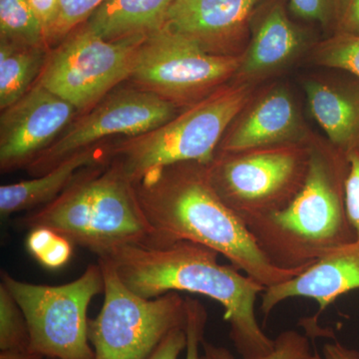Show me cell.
Returning a JSON list of instances; mask_svg holds the SVG:
<instances>
[{"label": "cell", "instance_id": "ffe728a7", "mask_svg": "<svg viewBox=\"0 0 359 359\" xmlns=\"http://www.w3.org/2000/svg\"><path fill=\"white\" fill-rule=\"evenodd\" d=\"M50 50L0 40V110L20 100L36 83Z\"/></svg>", "mask_w": 359, "mask_h": 359}, {"label": "cell", "instance_id": "8fae6325", "mask_svg": "<svg viewBox=\"0 0 359 359\" xmlns=\"http://www.w3.org/2000/svg\"><path fill=\"white\" fill-rule=\"evenodd\" d=\"M178 106L152 92L138 88L114 89L91 110L73 120L48 148L28 165L27 170L40 176L71 155L94 147L104 139L121 135L133 137L157 128L173 119Z\"/></svg>", "mask_w": 359, "mask_h": 359}, {"label": "cell", "instance_id": "9c48e42d", "mask_svg": "<svg viewBox=\"0 0 359 359\" xmlns=\"http://www.w3.org/2000/svg\"><path fill=\"white\" fill-rule=\"evenodd\" d=\"M146 39L108 41L79 26L51 49L36 82L87 112L129 79Z\"/></svg>", "mask_w": 359, "mask_h": 359}, {"label": "cell", "instance_id": "ba28073f", "mask_svg": "<svg viewBox=\"0 0 359 359\" xmlns=\"http://www.w3.org/2000/svg\"><path fill=\"white\" fill-rule=\"evenodd\" d=\"M309 157L295 147L275 146L223 153L208 169L215 190L247 226L294 199L308 173Z\"/></svg>", "mask_w": 359, "mask_h": 359}, {"label": "cell", "instance_id": "836d02e7", "mask_svg": "<svg viewBox=\"0 0 359 359\" xmlns=\"http://www.w3.org/2000/svg\"><path fill=\"white\" fill-rule=\"evenodd\" d=\"M0 359H47L32 351H0Z\"/></svg>", "mask_w": 359, "mask_h": 359}, {"label": "cell", "instance_id": "7a4b0ae2", "mask_svg": "<svg viewBox=\"0 0 359 359\" xmlns=\"http://www.w3.org/2000/svg\"><path fill=\"white\" fill-rule=\"evenodd\" d=\"M133 186L156 242L189 241L204 245L266 289L304 271L271 263L245 222L215 190L208 165H171L151 172Z\"/></svg>", "mask_w": 359, "mask_h": 359}, {"label": "cell", "instance_id": "44dd1931", "mask_svg": "<svg viewBox=\"0 0 359 359\" xmlns=\"http://www.w3.org/2000/svg\"><path fill=\"white\" fill-rule=\"evenodd\" d=\"M0 40L50 49L43 25L26 0H0Z\"/></svg>", "mask_w": 359, "mask_h": 359}, {"label": "cell", "instance_id": "d6a6232c", "mask_svg": "<svg viewBox=\"0 0 359 359\" xmlns=\"http://www.w3.org/2000/svg\"><path fill=\"white\" fill-rule=\"evenodd\" d=\"M321 359H359V353L355 349L348 348L344 344L335 341L325 344L321 353Z\"/></svg>", "mask_w": 359, "mask_h": 359}, {"label": "cell", "instance_id": "3957f363", "mask_svg": "<svg viewBox=\"0 0 359 359\" xmlns=\"http://www.w3.org/2000/svg\"><path fill=\"white\" fill-rule=\"evenodd\" d=\"M346 173L347 162L339 166L334 158L313 151L294 199L280 211L247 224L271 264L283 269H306L355 242L344 199Z\"/></svg>", "mask_w": 359, "mask_h": 359}, {"label": "cell", "instance_id": "484cf974", "mask_svg": "<svg viewBox=\"0 0 359 359\" xmlns=\"http://www.w3.org/2000/svg\"><path fill=\"white\" fill-rule=\"evenodd\" d=\"M316 62L353 73L359 79V36L340 33L318 47Z\"/></svg>", "mask_w": 359, "mask_h": 359}, {"label": "cell", "instance_id": "d4e9b609", "mask_svg": "<svg viewBox=\"0 0 359 359\" xmlns=\"http://www.w3.org/2000/svg\"><path fill=\"white\" fill-rule=\"evenodd\" d=\"M106 0H60L57 16L47 34L48 46L61 43L76 28L84 25Z\"/></svg>", "mask_w": 359, "mask_h": 359}, {"label": "cell", "instance_id": "8992f818", "mask_svg": "<svg viewBox=\"0 0 359 359\" xmlns=\"http://www.w3.org/2000/svg\"><path fill=\"white\" fill-rule=\"evenodd\" d=\"M98 264L104 302L88 327L95 359H147L170 332L186 330V297L171 292L144 299L124 285L109 259L98 257Z\"/></svg>", "mask_w": 359, "mask_h": 359}, {"label": "cell", "instance_id": "ac0fdd59", "mask_svg": "<svg viewBox=\"0 0 359 359\" xmlns=\"http://www.w3.org/2000/svg\"><path fill=\"white\" fill-rule=\"evenodd\" d=\"M174 0H106L82 25L101 39L148 37L166 25Z\"/></svg>", "mask_w": 359, "mask_h": 359}, {"label": "cell", "instance_id": "52a82bcc", "mask_svg": "<svg viewBox=\"0 0 359 359\" xmlns=\"http://www.w3.org/2000/svg\"><path fill=\"white\" fill-rule=\"evenodd\" d=\"M1 283L25 313L29 351L49 359H95L88 335L90 302L105 290L99 264L62 285H33L2 271Z\"/></svg>", "mask_w": 359, "mask_h": 359}, {"label": "cell", "instance_id": "603a6c76", "mask_svg": "<svg viewBox=\"0 0 359 359\" xmlns=\"http://www.w3.org/2000/svg\"><path fill=\"white\" fill-rule=\"evenodd\" d=\"M30 334L22 309L0 285V351H29Z\"/></svg>", "mask_w": 359, "mask_h": 359}, {"label": "cell", "instance_id": "6da1fadb", "mask_svg": "<svg viewBox=\"0 0 359 359\" xmlns=\"http://www.w3.org/2000/svg\"><path fill=\"white\" fill-rule=\"evenodd\" d=\"M218 256L189 241H151L119 245L97 257L109 259L124 285L144 299L187 292L219 302L242 358H262L275 348V339L264 334L256 316L257 297L266 287L231 264H219Z\"/></svg>", "mask_w": 359, "mask_h": 359}, {"label": "cell", "instance_id": "4dcf8cb0", "mask_svg": "<svg viewBox=\"0 0 359 359\" xmlns=\"http://www.w3.org/2000/svg\"><path fill=\"white\" fill-rule=\"evenodd\" d=\"M26 1L28 2L41 25H43L47 39V34L57 16L60 0H26Z\"/></svg>", "mask_w": 359, "mask_h": 359}, {"label": "cell", "instance_id": "f1b7e54d", "mask_svg": "<svg viewBox=\"0 0 359 359\" xmlns=\"http://www.w3.org/2000/svg\"><path fill=\"white\" fill-rule=\"evenodd\" d=\"M335 0H290L295 15L304 20L327 23L334 8Z\"/></svg>", "mask_w": 359, "mask_h": 359}, {"label": "cell", "instance_id": "9a60e30c", "mask_svg": "<svg viewBox=\"0 0 359 359\" xmlns=\"http://www.w3.org/2000/svg\"><path fill=\"white\" fill-rule=\"evenodd\" d=\"M301 120L287 90L269 92L238 122L221 145L222 153H242L282 146L299 139Z\"/></svg>", "mask_w": 359, "mask_h": 359}, {"label": "cell", "instance_id": "cb8c5ba5", "mask_svg": "<svg viewBox=\"0 0 359 359\" xmlns=\"http://www.w3.org/2000/svg\"><path fill=\"white\" fill-rule=\"evenodd\" d=\"M28 231L26 248L45 268L60 269L70 261L74 244L65 236L45 226Z\"/></svg>", "mask_w": 359, "mask_h": 359}, {"label": "cell", "instance_id": "d6986e66", "mask_svg": "<svg viewBox=\"0 0 359 359\" xmlns=\"http://www.w3.org/2000/svg\"><path fill=\"white\" fill-rule=\"evenodd\" d=\"M306 91L311 114L330 140L347 151L358 145L359 101L318 81L308 82Z\"/></svg>", "mask_w": 359, "mask_h": 359}, {"label": "cell", "instance_id": "30bf717a", "mask_svg": "<svg viewBox=\"0 0 359 359\" xmlns=\"http://www.w3.org/2000/svg\"><path fill=\"white\" fill-rule=\"evenodd\" d=\"M242 61L241 55L209 53L165 26L142 44L129 80L178 107L191 106L237 74Z\"/></svg>", "mask_w": 359, "mask_h": 359}, {"label": "cell", "instance_id": "277c9868", "mask_svg": "<svg viewBox=\"0 0 359 359\" xmlns=\"http://www.w3.org/2000/svg\"><path fill=\"white\" fill-rule=\"evenodd\" d=\"M15 224L21 230L51 229L96 256L155 238L134 186L108 163L86 168L55 200Z\"/></svg>", "mask_w": 359, "mask_h": 359}, {"label": "cell", "instance_id": "2e32d148", "mask_svg": "<svg viewBox=\"0 0 359 359\" xmlns=\"http://www.w3.org/2000/svg\"><path fill=\"white\" fill-rule=\"evenodd\" d=\"M106 163V150L94 146L84 149L43 175L0 187V214L35 211L56 199L77 178L80 172Z\"/></svg>", "mask_w": 359, "mask_h": 359}, {"label": "cell", "instance_id": "7c38bea8", "mask_svg": "<svg viewBox=\"0 0 359 359\" xmlns=\"http://www.w3.org/2000/svg\"><path fill=\"white\" fill-rule=\"evenodd\" d=\"M74 106L36 82L0 116V169L27 168L76 115Z\"/></svg>", "mask_w": 359, "mask_h": 359}, {"label": "cell", "instance_id": "5b68a950", "mask_svg": "<svg viewBox=\"0 0 359 359\" xmlns=\"http://www.w3.org/2000/svg\"><path fill=\"white\" fill-rule=\"evenodd\" d=\"M249 85L222 86L157 128L125 137L106 149V163L135 185L146 175L180 163L210 165L222 136L250 99Z\"/></svg>", "mask_w": 359, "mask_h": 359}, {"label": "cell", "instance_id": "7402d4cb", "mask_svg": "<svg viewBox=\"0 0 359 359\" xmlns=\"http://www.w3.org/2000/svg\"><path fill=\"white\" fill-rule=\"evenodd\" d=\"M311 339L308 334L285 330L275 339V348L271 353L256 359H321V354L311 344ZM201 347L203 353L200 359H236L228 349L215 346L205 339Z\"/></svg>", "mask_w": 359, "mask_h": 359}, {"label": "cell", "instance_id": "4316f807", "mask_svg": "<svg viewBox=\"0 0 359 359\" xmlns=\"http://www.w3.org/2000/svg\"><path fill=\"white\" fill-rule=\"evenodd\" d=\"M347 173L344 180V199L347 217L359 243V146L346 153Z\"/></svg>", "mask_w": 359, "mask_h": 359}, {"label": "cell", "instance_id": "e575fe53", "mask_svg": "<svg viewBox=\"0 0 359 359\" xmlns=\"http://www.w3.org/2000/svg\"><path fill=\"white\" fill-rule=\"evenodd\" d=\"M47 359H49V358H47Z\"/></svg>", "mask_w": 359, "mask_h": 359}, {"label": "cell", "instance_id": "4fadbf2b", "mask_svg": "<svg viewBox=\"0 0 359 359\" xmlns=\"http://www.w3.org/2000/svg\"><path fill=\"white\" fill-rule=\"evenodd\" d=\"M259 0H174L166 27L218 55H237Z\"/></svg>", "mask_w": 359, "mask_h": 359}, {"label": "cell", "instance_id": "5bb4252c", "mask_svg": "<svg viewBox=\"0 0 359 359\" xmlns=\"http://www.w3.org/2000/svg\"><path fill=\"white\" fill-rule=\"evenodd\" d=\"M359 289V243L344 245L299 275L269 287L262 294L261 311L268 318L280 302L294 297L318 302V316L341 295Z\"/></svg>", "mask_w": 359, "mask_h": 359}, {"label": "cell", "instance_id": "e0dca14e", "mask_svg": "<svg viewBox=\"0 0 359 359\" xmlns=\"http://www.w3.org/2000/svg\"><path fill=\"white\" fill-rule=\"evenodd\" d=\"M302 37L280 4L269 9L257 26L237 74L256 79L287 65L301 50ZM236 74V75H237Z\"/></svg>", "mask_w": 359, "mask_h": 359}, {"label": "cell", "instance_id": "1f68e13d", "mask_svg": "<svg viewBox=\"0 0 359 359\" xmlns=\"http://www.w3.org/2000/svg\"><path fill=\"white\" fill-rule=\"evenodd\" d=\"M339 27L340 33L359 36V0H346Z\"/></svg>", "mask_w": 359, "mask_h": 359}, {"label": "cell", "instance_id": "f546056e", "mask_svg": "<svg viewBox=\"0 0 359 359\" xmlns=\"http://www.w3.org/2000/svg\"><path fill=\"white\" fill-rule=\"evenodd\" d=\"M187 346L186 330L178 328L167 335L147 359H179Z\"/></svg>", "mask_w": 359, "mask_h": 359}, {"label": "cell", "instance_id": "83f0119b", "mask_svg": "<svg viewBox=\"0 0 359 359\" xmlns=\"http://www.w3.org/2000/svg\"><path fill=\"white\" fill-rule=\"evenodd\" d=\"M187 304V346L185 359H200V347L204 339L208 314L200 302L186 297Z\"/></svg>", "mask_w": 359, "mask_h": 359}]
</instances>
